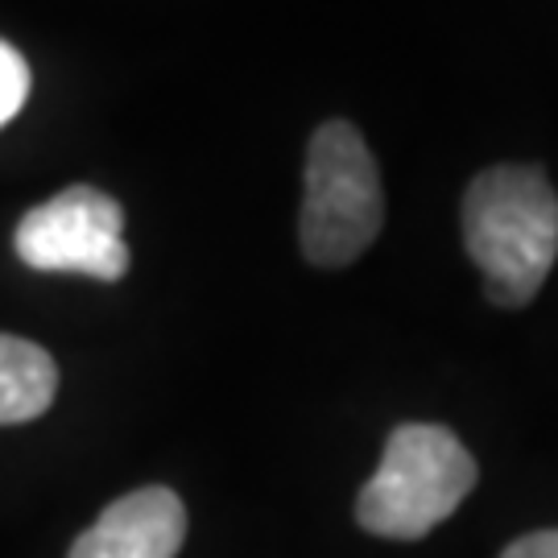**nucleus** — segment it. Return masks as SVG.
I'll return each mask as SVG.
<instances>
[{
  "label": "nucleus",
  "instance_id": "7",
  "mask_svg": "<svg viewBox=\"0 0 558 558\" xmlns=\"http://www.w3.org/2000/svg\"><path fill=\"white\" fill-rule=\"evenodd\" d=\"M29 100V62L17 46L0 38V129L17 117Z\"/></svg>",
  "mask_w": 558,
  "mask_h": 558
},
{
  "label": "nucleus",
  "instance_id": "6",
  "mask_svg": "<svg viewBox=\"0 0 558 558\" xmlns=\"http://www.w3.org/2000/svg\"><path fill=\"white\" fill-rule=\"evenodd\" d=\"M59 393L54 356L21 336H0V426L41 418Z\"/></svg>",
  "mask_w": 558,
  "mask_h": 558
},
{
  "label": "nucleus",
  "instance_id": "1",
  "mask_svg": "<svg viewBox=\"0 0 558 558\" xmlns=\"http://www.w3.org/2000/svg\"><path fill=\"white\" fill-rule=\"evenodd\" d=\"M463 244L497 306H530L558 260V191L538 166H493L463 195Z\"/></svg>",
  "mask_w": 558,
  "mask_h": 558
},
{
  "label": "nucleus",
  "instance_id": "5",
  "mask_svg": "<svg viewBox=\"0 0 558 558\" xmlns=\"http://www.w3.org/2000/svg\"><path fill=\"white\" fill-rule=\"evenodd\" d=\"M186 538V505L170 488L149 484L112 500L66 558H174Z\"/></svg>",
  "mask_w": 558,
  "mask_h": 558
},
{
  "label": "nucleus",
  "instance_id": "4",
  "mask_svg": "<svg viewBox=\"0 0 558 558\" xmlns=\"http://www.w3.org/2000/svg\"><path fill=\"white\" fill-rule=\"evenodd\" d=\"M13 244L38 274H83L96 281H120L129 274L124 207L100 186L80 182L25 211Z\"/></svg>",
  "mask_w": 558,
  "mask_h": 558
},
{
  "label": "nucleus",
  "instance_id": "2",
  "mask_svg": "<svg viewBox=\"0 0 558 558\" xmlns=\"http://www.w3.org/2000/svg\"><path fill=\"white\" fill-rule=\"evenodd\" d=\"M476 488V459L435 422H405L385 439L377 472L356 497V521L377 538L414 542L439 530Z\"/></svg>",
  "mask_w": 558,
  "mask_h": 558
},
{
  "label": "nucleus",
  "instance_id": "8",
  "mask_svg": "<svg viewBox=\"0 0 558 558\" xmlns=\"http://www.w3.org/2000/svg\"><path fill=\"white\" fill-rule=\"evenodd\" d=\"M500 558H558V530H538V534L509 542Z\"/></svg>",
  "mask_w": 558,
  "mask_h": 558
},
{
  "label": "nucleus",
  "instance_id": "3",
  "mask_svg": "<svg viewBox=\"0 0 558 558\" xmlns=\"http://www.w3.org/2000/svg\"><path fill=\"white\" fill-rule=\"evenodd\" d=\"M302 253L319 269H343L380 236L385 191L368 145L348 120H323L302 174Z\"/></svg>",
  "mask_w": 558,
  "mask_h": 558
}]
</instances>
